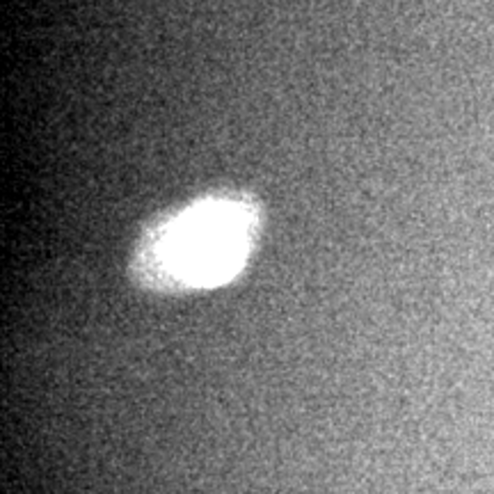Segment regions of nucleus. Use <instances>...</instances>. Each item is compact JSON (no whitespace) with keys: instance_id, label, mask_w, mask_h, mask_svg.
Returning a JSON list of instances; mask_svg holds the SVG:
<instances>
[{"instance_id":"obj_1","label":"nucleus","mask_w":494,"mask_h":494,"mask_svg":"<svg viewBox=\"0 0 494 494\" xmlns=\"http://www.w3.org/2000/svg\"><path fill=\"white\" fill-rule=\"evenodd\" d=\"M256 234L258 209L249 197H204L151 227L131 270L137 284L154 291L213 288L245 265Z\"/></svg>"}]
</instances>
